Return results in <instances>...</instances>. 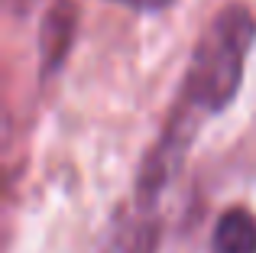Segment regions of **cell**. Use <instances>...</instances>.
I'll use <instances>...</instances> for the list:
<instances>
[{
	"instance_id": "cell-1",
	"label": "cell",
	"mask_w": 256,
	"mask_h": 253,
	"mask_svg": "<svg viewBox=\"0 0 256 253\" xmlns=\"http://www.w3.org/2000/svg\"><path fill=\"white\" fill-rule=\"evenodd\" d=\"M253 42L256 16L250 13V6L227 4L204 26L192 58H188L178 98L169 110L172 120L198 133L204 120L224 114L240 94Z\"/></svg>"
},
{
	"instance_id": "cell-2",
	"label": "cell",
	"mask_w": 256,
	"mask_h": 253,
	"mask_svg": "<svg viewBox=\"0 0 256 253\" xmlns=\"http://www.w3.org/2000/svg\"><path fill=\"white\" fill-rule=\"evenodd\" d=\"M75 30H78L75 0H56L46 10L42 26H39V75H42V82H49L68 58L72 46H75Z\"/></svg>"
},
{
	"instance_id": "cell-3",
	"label": "cell",
	"mask_w": 256,
	"mask_h": 253,
	"mask_svg": "<svg viewBox=\"0 0 256 253\" xmlns=\"http://www.w3.org/2000/svg\"><path fill=\"white\" fill-rule=\"evenodd\" d=\"M208 253H256V214L246 204H234L218 214Z\"/></svg>"
},
{
	"instance_id": "cell-4",
	"label": "cell",
	"mask_w": 256,
	"mask_h": 253,
	"mask_svg": "<svg viewBox=\"0 0 256 253\" xmlns=\"http://www.w3.org/2000/svg\"><path fill=\"white\" fill-rule=\"evenodd\" d=\"M110 4L130 6V10H166V6H172L175 0H110Z\"/></svg>"
},
{
	"instance_id": "cell-5",
	"label": "cell",
	"mask_w": 256,
	"mask_h": 253,
	"mask_svg": "<svg viewBox=\"0 0 256 253\" xmlns=\"http://www.w3.org/2000/svg\"><path fill=\"white\" fill-rule=\"evenodd\" d=\"M6 4H10V6H13V10H23V6H30V4H32V0H6Z\"/></svg>"
}]
</instances>
